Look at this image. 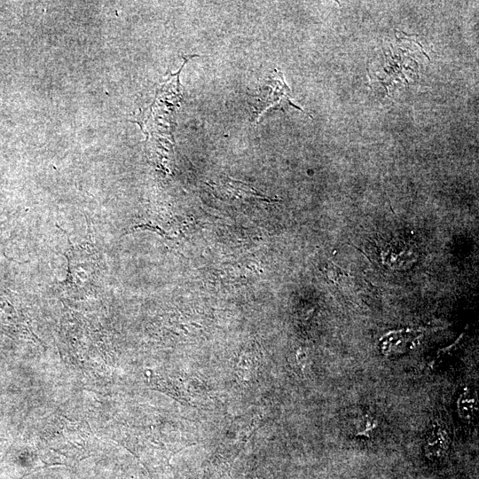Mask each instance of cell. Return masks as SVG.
<instances>
[{"instance_id": "cell-1", "label": "cell", "mask_w": 479, "mask_h": 479, "mask_svg": "<svg viewBox=\"0 0 479 479\" xmlns=\"http://www.w3.org/2000/svg\"><path fill=\"white\" fill-rule=\"evenodd\" d=\"M294 106L289 99V89L283 80L281 73L274 71L263 83L260 84L253 102V118L259 116L271 107H283L285 105Z\"/></svg>"}, {"instance_id": "cell-2", "label": "cell", "mask_w": 479, "mask_h": 479, "mask_svg": "<svg viewBox=\"0 0 479 479\" xmlns=\"http://www.w3.org/2000/svg\"><path fill=\"white\" fill-rule=\"evenodd\" d=\"M419 336V332L415 330L389 332L381 339V351L387 356L404 353L412 348Z\"/></svg>"}, {"instance_id": "cell-3", "label": "cell", "mask_w": 479, "mask_h": 479, "mask_svg": "<svg viewBox=\"0 0 479 479\" xmlns=\"http://www.w3.org/2000/svg\"><path fill=\"white\" fill-rule=\"evenodd\" d=\"M450 442L446 428L439 424L435 425L425 440V455L434 460L443 458L448 452Z\"/></svg>"}, {"instance_id": "cell-4", "label": "cell", "mask_w": 479, "mask_h": 479, "mask_svg": "<svg viewBox=\"0 0 479 479\" xmlns=\"http://www.w3.org/2000/svg\"><path fill=\"white\" fill-rule=\"evenodd\" d=\"M459 412L462 418L470 419L475 415L476 410V403L474 397L469 393H464L459 399Z\"/></svg>"}, {"instance_id": "cell-5", "label": "cell", "mask_w": 479, "mask_h": 479, "mask_svg": "<svg viewBox=\"0 0 479 479\" xmlns=\"http://www.w3.org/2000/svg\"><path fill=\"white\" fill-rule=\"evenodd\" d=\"M3 224H4V222H2V223L0 224V227L3 225Z\"/></svg>"}]
</instances>
